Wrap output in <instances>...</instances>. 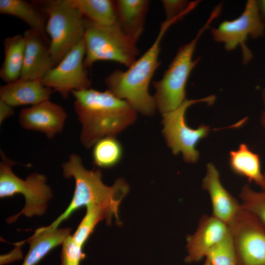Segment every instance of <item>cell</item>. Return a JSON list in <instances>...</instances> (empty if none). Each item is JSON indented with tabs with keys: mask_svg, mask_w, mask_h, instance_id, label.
<instances>
[{
	"mask_svg": "<svg viewBox=\"0 0 265 265\" xmlns=\"http://www.w3.org/2000/svg\"><path fill=\"white\" fill-rule=\"evenodd\" d=\"M71 93L81 125L80 140L86 148L102 138L115 137L136 120L137 111L108 90L100 91L90 88Z\"/></svg>",
	"mask_w": 265,
	"mask_h": 265,
	"instance_id": "1",
	"label": "cell"
},
{
	"mask_svg": "<svg viewBox=\"0 0 265 265\" xmlns=\"http://www.w3.org/2000/svg\"><path fill=\"white\" fill-rule=\"evenodd\" d=\"M62 168L65 178L74 179V192L67 208L50 227L58 228L76 210L89 205L101 207L106 212L111 222L114 217L120 223L119 207L129 191V186L124 180L119 179L112 186H106L102 181L101 170L86 169L81 157L75 154L69 156L68 161L62 163Z\"/></svg>",
	"mask_w": 265,
	"mask_h": 265,
	"instance_id": "2",
	"label": "cell"
},
{
	"mask_svg": "<svg viewBox=\"0 0 265 265\" xmlns=\"http://www.w3.org/2000/svg\"><path fill=\"white\" fill-rule=\"evenodd\" d=\"M179 19L165 20L148 50L124 71L115 70L106 79L107 90L126 101L137 112L152 115L157 108L149 92L150 81L160 65L159 56L161 40L168 28Z\"/></svg>",
	"mask_w": 265,
	"mask_h": 265,
	"instance_id": "3",
	"label": "cell"
},
{
	"mask_svg": "<svg viewBox=\"0 0 265 265\" xmlns=\"http://www.w3.org/2000/svg\"><path fill=\"white\" fill-rule=\"evenodd\" d=\"M221 9L216 6L196 35L178 49L162 78L153 82L155 92L153 96L157 108L162 114L179 106L186 99V87L190 73L200 61L193 59L198 40L212 21L220 14Z\"/></svg>",
	"mask_w": 265,
	"mask_h": 265,
	"instance_id": "4",
	"label": "cell"
},
{
	"mask_svg": "<svg viewBox=\"0 0 265 265\" xmlns=\"http://www.w3.org/2000/svg\"><path fill=\"white\" fill-rule=\"evenodd\" d=\"M33 3L47 16L46 32L55 66L84 36L85 19L67 0H46Z\"/></svg>",
	"mask_w": 265,
	"mask_h": 265,
	"instance_id": "5",
	"label": "cell"
},
{
	"mask_svg": "<svg viewBox=\"0 0 265 265\" xmlns=\"http://www.w3.org/2000/svg\"><path fill=\"white\" fill-rule=\"evenodd\" d=\"M85 19L86 68L99 61H114L129 67L136 60L139 54L136 43L125 33L119 24L104 26Z\"/></svg>",
	"mask_w": 265,
	"mask_h": 265,
	"instance_id": "6",
	"label": "cell"
},
{
	"mask_svg": "<svg viewBox=\"0 0 265 265\" xmlns=\"http://www.w3.org/2000/svg\"><path fill=\"white\" fill-rule=\"evenodd\" d=\"M0 197H11L16 194H22L25 198V205L22 211L15 215L6 219L12 223L21 214L31 217L42 215L45 212L49 201L53 197L50 187L47 185L45 176L37 173L28 175L26 180L17 176L12 170L15 162L7 158L0 152Z\"/></svg>",
	"mask_w": 265,
	"mask_h": 265,
	"instance_id": "7",
	"label": "cell"
},
{
	"mask_svg": "<svg viewBox=\"0 0 265 265\" xmlns=\"http://www.w3.org/2000/svg\"><path fill=\"white\" fill-rule=\"evenodd\" d=\"M215 101L213 95L200 99H186L176 109L162 114V132L168 146L174 155L182 153L187 162L195 163L198 160L200 154L196 146L208 135L210 129L209 126L203 124L196 129L189 127L186 121V111L196 103H206L212 105Z\"/></svg>",
	"mask_w": 265,
	"mask_h": 265,
	"instance_id": "8",
	"label": "cell"
},
{
	"mask_svg": "<svg viewBox=\"0 0 265 265\" xmlns=\"http://www.w3.org/2000/svg\"><path fill=\"white\" fill-rule=\"evenodd\" d=\"M265 25L259 12L257 0H248L241 14L232 20L224 21L212 29V35L215 42L224 44L225 49L232 51L240 47L243 62L247 63L252 53L246 44L248 37L257 39L263 36Z\"/></svg>",
	"mask_w": 265,
	"mask_h": 265,
	"instance_id": "9",
	"label": "cell"
},
{
	"mask_svg": "<svg viewBox=\"0 0 265 265\" xmlns=\"http://www.w3.org/2000/svg\"><path fill=\"white\" fill-rule=\"evenodd\" d=\"M238 265H265V227L242 208L228 225Z\"/></svg>",
	"mask_w": 265,
	"mask_h": 265,
	"instance_id": "10",
	"label": "cell"
},
{
	"mask_svg": "<svg viewBox=\"0 0 265 265\" xmlns=\"http://www.w3.org/2000/svg\"><path fill=\"white\" fill-rule=\"evenodd\" d=\"M85 54L83 38L43 77L41 80L42 84L57 91L64 99L67 98L73 90L91 88L84 65Z\"/></svg>",
	"mask_w": 265,
	"mask_h": 265,
	"instance_id": "11",
	"label": "cell"
},
{
	"mask_svg": "<svg viewBox=\"0 0 265 265\" xmlns=\"http://www.w3.org/2000/svg\"><path fill=\"white\" fill-rule=\"evenodd\" d=\"M67 118L64 109L49 100L22 109L19 121L24 129L39 132L53 138L62 131Z\"/></svg>",
	"mask_w": 265,
	"mask_h": 265,
	"instance_id": "12",
	"label": "cell"
},
{
	"mask_svg": "<svg viewBox=\"0 0 265 265\" xmlns=\"http://www.w3.org/2000/svg\"><path fill=\"white\" fill-rule=\"evenodd\" d=\"M229 233L228 225L212 215H203L195 232L186 238V263L198 262Z\"/></svg>",
	"mask_w": 265,
	"mask_h": 265,
	"instance_id": "13",
	"label": "cell"
},
{
	"mask_svg": "<svg viewBox=\"0 0 265 265\" xmlns=\"http://www.w3.org/2000/svg\"><path fill=\"white\" fill-rule=\"evenodd\" d=\"M24 65L20 79L40 80L54 66L47 37L29 28L25 31Z\"/></svg>",
	"mask_w": 265,
	"mask_h": 265,
	"instance_id": "14",
	"label": "cell"
},
{
	"mask_svg": "<svg viewBox=\"0 0 265 265\" xmlns=\"http://www.w3.org/2000/svg\"><path fill=\"white\" fill-rule=\"evenodd\" d=\"M202 186L210 198L212 215L228 225L241 209V205L224 187L219 171L212 163L207 165Z\"/></svg>",
	"mask_w": 265,
	"mask_h": 265,
	"instance_id": "15",
	"label": "cell"
},
{
	"mask_svg": "<svg viewBox=\"0 0 265 265\" xmlns=\"http://www.w3.org/2000/svg\"><path fill=\"white\" fill-rule=\"evenodd\" d=\"M54 91L40 80L19 79L0 87V100L12 107L33 106L49 100Z\"/></svg>",
	"mask_w": 265,
	"mask_h": 265,
	"instance_id": "16",
	"label": "cell"
},
{
	"mask_svg": "<svg viewBox=\"0 0 265 265\" xmlns=\"http://www.w3.org/2000/svg\"><path fill=\"white\" fill-rule=\"evenodd\" d=\"M71 228H54L49 226L37 229L28 238L15 245H21L25 242L29 245L28 251L22 265H36L51 250L62 244L70 236Z\"/></svg>",
	"mask_w": 265,
	"mask_h": 265,
	"instance_id": "17",
	"label": "cell"
},
{
	"mask_svg": "<svg viewBox=\"0 0 265 265\" xmlns=\"http://www.w3.org/2000/svg\"><path fill=\"white\" fill-rule=\"evenodd\" d=\"M118 23L130 38L137 42L142 34L150 1L115 0Z\"/></svg>",
	"mask_w": 265,
	"mask_h": 265,
	"instance_id": "18",
	"label": "cell"
},
{
	"mask_svg": "<svg viewBox=\"0 0 265 265\" xmlns=\"http://www.w3.org/2000/svg\"><path fill=\"white\" fill-rule=\"evenodd\" d=\"M229 162L234 173L265 189V179L261 169L260 157L246 144L241 143L237 150L230 152Z\"/></svg>",
	"mask_w": 265,
	"mask_h": 265,
	"instance_id": "19",
	"label": "cell"
},
{
	"mask_svg": "<svg viewBox=\"0 0 265 265\" xmlns=\"http://www.w3.org/2000/svg\"><path fill=\"white\" fill-rule=\"evenodd\" d=\"M3 45L4 57L0 69V77L7 83L20 78L25 51L24 35L17 34L6 38Z\"/></svg>",
	"mask_w": 265,
	"mask_h": 265,
	"instance_id": "20",
	"label": "cell"
},
{
	"mask_svg": "<svg viewBox=\"0 0 265 265\" xmlns=\"http://www.w3.org/2000/svg\"><path fill=\"white\" fill-rule=\"evenodd\" d=\"M0 13L20 19L26 23L29 28L47 37V16L33 2L24 0H0Z\"/></svg>",
	"mask_w": 265,
	"mask_h": 265,
	"instance_id": "21",
	"label": "cell"
},
{
	"mask_svg": "<svg viewBox=\"0 0 265 265\" xmlns=\"http://www.w3.org/2000/svg\"><path fill=\"white\" fill-rule=\"evenodd\" d=\"M85 19L99 25L110 26L118 23L115 0H67Z\"/></svg>",
	"mask_w": 265,
	"mask_h": 265,
	"instance_id": "22",
	"label": "cell"
},
{
	"mask_svg": "<svg viewBox=\"0 0 265 265\" xmlns=\"http://www.w3.org/2000/svg\"><path fill=\"white\" fill-rule=\"evenodd\" d=\"M93 147V161L98 167L105 168L112 167L118 164L122 158V146L114 136L102 138Z\"/></svg>",
	"mask_w": 265,
	"mask_h": 265,
	"instance_id": "23",
	"label": "cell"
},
{
	"mask_svg": "<svg viewBox=\"0 0 265 265\" xmlns=\"http://www.w3.org/2000/svg\"><path fill=\"white\" fill-rule=\"evenodd\" d=\"M111 223L106 212L101 207L89 205L86 207V213L72 236L74 241L83 247L96 225L102 220Z\"/></svg>",
	"mask_w": 265,
	"mask_h": 265,
	"instance_id": "24",
	"label": "cell"
},
{
	"mask_svg": "<svg viewBox=\"0 0 265 265\" xmlns=\"http://www.w3.org/2000/svg\"><path fill=\"white\" fill-rule=\"evenodd\" d=\"M241 207L265 227V189L256 191L245 185L240 193Z\"/></svg>",
	"mask_w": 265,
	"mask_h": 265,
	"instance_id": "25",
	"label": "cell"
},
{
	"mask_svg": "<svg viewBox=\"0 0 265 265\" xmlns=\"http://www.w3.org/2000/svg\"><path fill=\"white\" fill-rule=\"evenodd\" d=\"M206 259L211 265H238L237 254L230 232L208 252Z\"/></svg>",
	"mask_w": 265,
	"mask_h": 265,
	"instance_id": "26",
	"label": "cell"
},
{
	"mask_svg": "<svg viewBox=\"0 0 265 265\" xmlns=\"http://www.w3.org/2000/svg\"><path fill=\"white\" fill-rule=\"evenodd\" d=\"M199 1L189 2L183 0H161L167 20L181 19L194 9Z\"/></svg>",
	"mask_w": 265,
	"mask_h": 265,
	"instance_id": "27",
	"label": "cell"
},
{
	"mask_svg": "<svg viewBox=\"0 0 265 265\" xmlns=\"http://www.w3.org/2000/svg\"><path fill=\"white\" fill-rule=\"evenodd\" d=\"M61 265H80L85 257L82 246L76 243L71 236L67 237L62 244Z\"/></svg>",
	"mask_w": 265,
	"mask_h": 265,
	"instance_id": "28",
	"label": "cell"
},
{
	"mask_svg": "<svg viewBox=\"0 0 265 265\" xmlns=\"http://www.w3.org/2000/svg\"><path fill=\"white\" fill-rule=\"evenodd\" d=\"M14 113L13 107L0 100V124Z\"/></svg>",
	"mask_w": 265,
	"mask_h": 265,
	"instance_id": "29",
	"label": "cell"
},
{
	"mask_svg": "<svg viewBox=\"0 0 265 265\" xmlns=\"http://www.w3.org/2000/svg\"><path fill=\"white\" fill-rule=\"evenodd\" d=\"M16 249L14 251H12L9 254L6 255L5 256H1L0 257V264L3 265L8 263L10 262L14 261L17 259L21 258L22 254L21 253L20 247L21 245H17Z\"/></svg>",
	"mask_w": 265,
	"mask_h": 265,
	"instance_id": "30",
	"label": "cell"
},
{
	"mask_svg": "<svg viewBox=\"0 0 265 265\" xmlns=\"http://www.w3.org/2000/svg\"><path fill=\"white\" fill-rule=\"evenodd\" d=\"M257 4L261 19L265 25V0H257Z\"/></svg>",
	"mask_w": 265,
	"mask_h": 265,
	"instance_id": "31",
	"label": "cell"
},
{
	"mask_svg": "<svg viewBox=\"0 0 265 265\" xmlns=\"http://www.w3.org/2000/svg\"><path fill=\"white\" fill-rule=\"evenodd\" d=\"M262 98L264 104V110L261 117V122L265 129V88L263 89L262 91Z\"/></svg>",
	"mask_w": 265,
	"mask_h": 265,
	"instance_id": "32",
	"label": "cell"
},
{
	"mask_svg": "<svg viewBox=\"0 0 265 265\" xmlns=\"http://www.w3.org/2000/svg\"><path fill=\"white\" fill-rule=\"evenodd\" d=\"M203 265H211L209 261L207 259H206V260H205Z\"/></svg>",
	"mask_w": 265,
	"mask_h": 265,
	"instance_id": "33",
	"label": "cell"
},
{
	"mask_svg": "<svg viewBox=\"0 0 265 265\" xmlns=\"http://www.w3.org/2000/svg\"><path fill=\"white\" fill-rule=\"evenodd\" d=\"M264 176H265V173H264Z\"/></svg>",
	"mask_w": 265,
	"mask_h": 265,
	"instance_id": "34",
	"label": "cell"
}]
</instances>
